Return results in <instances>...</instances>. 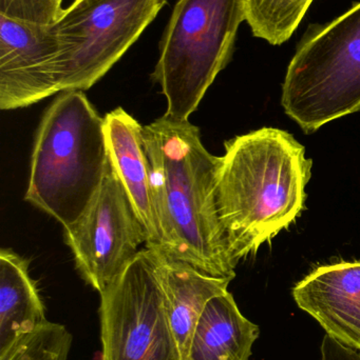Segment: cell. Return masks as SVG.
Listing matches in <instances>:
<instances>
[{"label":"cell","instance_id":"obj_1","mask_svg":"<svg viewBox=\"0 0 360 360\" xmlns=\"http://www.w3.org/2000/svg\"><path fill=\"white\" fill-rule=\"evenodd\" d=\"M162 247L158 253L201 273L232 281V255L218 214L221 158L207 151L198 127L167 116L144 127Z\"/></svg>","mask_w":360,"mask_h":360},{"label":"cell","instance_id":"obj_2","mask_svg":"<svg viewBox=\"0 0 360 360\" xmlns=\"http://www.w3.org/2000/svg\"><path fill=\"white\" fill-rule=\"evenodd\" d=\"M311 170L304 146L280 129L262 128L226 141L216 199L237 262L302 214Z\"/></svg>","mask_w":360,"mask_h":360},{"label":"cell","instance_id":"obj_3","mask_svg":"<svg viewBox=\"0 0 360 360\" xmlns=\"http://www.w3.org/2000/svg\"><path fill=\"white\" fill-rule=\"evenodd\" d=\"M109 162L104 117L84 91L61 92L38 127L25 199L70 228L99 192Z\"/></svg>","mask_w":360,"mask_h":360},{"label":"cell","instance_id":"obj_4","mask_svg":"<svg viewBox=\"0 0 360 360\" xmlns=\"http://www.w3.org/2000/svg\"><path fill=\"white\" fill-rule=\"evenodd\" d=\"M244 0H178L160 42L152 78L167 101L164 115L186 122L234 54Z\"/></svg>","mask_w":360,"mask_h":360},{"label":"cell","instance_id":"obj_5","mask_svg":"<svg viewBox=\"0 0 360 360\" xmlns=\"http://www.w3.org/2000/svg\"><path fill=\"white\" fill-rule=\"evenodd\" d=\"M281 105L306 134L360 111V1L306 33L287 67Z\"/></svg>","mask_w":360,"mask_h":360},{"label":"cell","instance_id":"obj_6","mask_svg":"<svg viewBox=\"0 0 360 360\" xmlns=\"http://www.w3.org/2000/svg\"><path fill=\"white\" fill-rule=\"evenodd\" d=\"M166 4L167 0H72L51 23L58 46L61 92L92 88Z\"/></svg>","mask_w":360,"mask_h":360},{"label":"cell","instance_id":"obj_7","mask_svg":"<svg viewBox=\"0 0 360 360\" xmlns=\"http://www.w3.org/2000/svg\"><path fill=\"white\" fill-rule=\"evenodd\" d=\"M101 360H181L154 250L142 249L101 293Z\"/></svg>","mask_w":360,"mask_h":360},{"label":"cell","instance_id":"obj_8","mask_svg":"<svg viewBox=\"0 0 360 360\" xmlns=\"http://www.w3.org/2000/svg\"><path fill=\"white\" fill-rule=\"evenodd\" d=\"M63 231L80 276L99 294L118 278L147 243L145 230L110 162L85 213Z\"/></svg>","mask_w":360,"mask_h":360},{"label":"cell","instance_id":"obj_9","mask_svg":"<svg viewBox=\"0 0 360 360\" xmlns=\"http://www.w3.org/2000/svg\"><path fill=\"white\" fill-rule=\"evenodd\" d=\"M51 25L0 14V109H21L61 93Z\"/></svg>","mask_w":360,"mask_h":360},{"label":"cell","instance_id":"obj_10","mask_svg":"<svg viewBox=\"0 0 360 360\" xmlns=\"http://www.w3.org/2000/svg\"><path fill=\"white\" fill-rule=\"evenodd\" d=\"M292 293L328 335L360 351V262L318 266Z\"/></svg>","mask_w":360,"mask_h":360},{"label":"cell","instance_id":"obj_11","mask_svg":"<svg viewBox=\"0 0 360 360\" xmlns=\"http://www.w3.org/2000/svg\"><path fill=\"white\" fill-rule=\"evenodd\" d=\"M104 129L110 164L147 235L145 248L160 252L162 238L154 205L144 127L123 108H118L106 114Z\"/></svg>","mask_w":360,"mask_h":360},{"label":"cell","instance_id":"obj_12","mask_svg":"<svg viewBox=\"0 0 360 360\" xmlns=\"http://www.w3.org/2000/svg\"><path fill=\"white\" fill-rule=\"evenodd\" d=\"M158 256L167 315L181 360H186L205 307L216 296L228 292L232 281L209 276L190 264L162 254L158 253Z\"/></svg>","mask_w":360,"mask_h":360},{"label":"cell","instance_id":"obj_13","mask_svg":"<svg viewBox=\"0 0 360 360\" xmlns=\"http://www.w3.org/2000/svg\"><path fill=\"white\" fill-rule=\"evenodd\" d=\"M259 327L243 316L226 292L209 300L192 336L186 360H249Z\"/></svg>","mask_w":360,"mask_h":360},{"label":"cell","instance_id":"obj_14","mask_svg":"<svg viewBox=\"0 0 360 360\" xmlns=\"http://www.w3.org/2000/svg\"><path fill=\"white\" fill-rule=\"evenodd\" d=\"M48 323L29 262L8 249L0 251V355L23 336Z\"/></svg>","mask_w":360,"mask_h":360},{"label":"cell","instance_id":"obj_15","mask_svg":"<svg viewBox=\"0 0 360 360\" xmlns=\"http://www.w3.org/2000/svg\"><path fill=\"white\" fill-rule=\"evenodd\" d=\"M314 0H244L245 21L255 37L272 46L293 36Z\"/></svg>","mask_w":360,"mask_h":360},{"label":"cell","instance_id":"obj_16","mask_svg":"<svg viewBox=\"0 0 360 360\" xmlns=\"http://www.w3.org/2000/svg\"><path fill=\"white\" fill-rule=\"evenodd\" d=\"M72 338L65 326L44 323L31 334L23 336L0 360H68Z\"/></svg>","mask_w":360,"mask_h":360},{"label":"cell","instance_id":"obj_17","mask_svg":"<svg viewBox=\"0 0 360 360\" xmlns=\"http://www.w3.org/2000/svg\"><path fill=\"white\" fill-rule=\"evenodd\" d=\"M66 0H0V14L51 25L63 11Z\"/></svg>","mask_w":360,"mask_h":360},{"label":"cell","instance_id":"obj_18","mask_svg":"<svg viewBox=\"0 0 360 360\" xmlns=\"http://www.w3.org/2000/svg\"><path fill=\"white\" fill-rule=\"evenodd\" d=\"M321 360H360V353L330 335H325L321 348Z\"/></svg>","mask_w":360,"mask_h":360}]
</instances>
